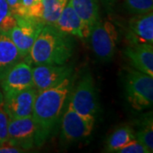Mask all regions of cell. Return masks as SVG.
I'll return each mask as SVG.
<instances>
[{"mask_svg": "<svg viewBox=\"0 0 153 153\" xmlns=\"http://www.w3.org/2000/svg\"><path fill=\"white\" fill-rule=\"evenodd\" d=\"M71 88L72 75H70L55 86L38 92L32 114L37 127L35 146H41L54 130Z\"/></svg>", "mask_w": 153, "mask_h": 153, "instance_id": "cell-1", "label": "cell"}, {"mask_svg": "<svg viewBox=\"0 0 153 153\" xmlns=\"http://www.w3.org/2000/svg\"><path fill=\"white\" fill-rule=\"evenodd\" d=\"M73 50L71 35L60 32L53 25H44L24 60L33 65H63L70 60Z\"/></svg>", "mask_w": 153, "mask_h": 153, "instance_id": "cell-2", "label": "cell"}, {"mask_svg": "<svg viewBox=\"0 0 153 153\" xmlns=\"http://www.w3.org/2000/svg\"><path fill=\"white\" fill-rule=\"evenodd\" d=\"M127 101L133 109L140 111L153 104V76L135 70H128L124 76Z\"/></svg>", "mask_w": 153, "mask_h": 153, "instance_id": "cell-3", "label": "cell"}, {"mask_svg": "<svg viewBox=\"0 0 153 153\" xmlns=\"http://www.w3.org/2000/svg\"><path fill=\"white\" fill-rule=\"evenodd\" d=\"M88 38L94 54L99 60L107 62L112 59L117 49L118 34L111 22L100 18L92 26Z\"/></svg>", "mask_w": 153, "mask_h": 153, "instance_id": "cell-4", "label": "cell"}, {"mask_svg": "<svg viewBox=\"0 0 153 153\" xmlns=\"http://www.w3.org/2000/svg\"><path fill=\"white\" fill-rule=\"evenodd\" d=\"M70 95L68 105L76 111L83 116L96 117L99 111L98 95L94 80L89 71L82 75Z\"/></svg>", "mask_w": 153, "mask_h": 153, "instance_id": "cell-5", "label": "cell"}, {"mask_svg": "<svg viewBox=\"0 0 153 153\" xmlns=\"http://www.w3.org/2000/svg\"><path fill=\"white\" fill-rule=\"evenodd\" d=\"M95 117L78 113L70 105L66 107L61 120V135L67 142H76L91 135Z\"/></svg>", "mask_w": 153, "mask_h": 153, "instance_id": "cell-6", "label": "cell"}, {"mask_svg": "<svg viewBox=\"0 0 153 153\" xmlns=\"http://www.w3.org/2000/svg\"><path fill=\"white\" fill-rule=\"evenodd\" d=\"M44 24L29 17H16V24L8 32L23 60L29 55L33 44Z\"/></svg>", "mask_w": 153, "mask_h": 153, "instance_id": "cell-7", "label": "cell"}, {"mask_svg": "<svg viewBox=\"0 0 153 153\" xmlns=\"http://www.w3.org/2000/svg\"><path fill=\"white\" fill-rule=\"evenodd\" d=\"M37 127L33 116L10 119L8 126V141L23 150L35 146Z\"/></svg>", "mask_w": 153, "mask_h": 153, "instance_id": "cell-8", "label": "cell"}, {"mask_svg": "<svg viewBox=\"0 0 153 153\" xmlns=\"http://www.w3.org/2000/svg\"><path fill=\"white\" fill-rule=\"evenodd\" d=\"M0 87L4 95L22 91L33 87V66L26 60H21L0 80Z\"/></svg>", "mask_w": 153, "mask_h": 153, "instance_id": "cell-9", "label": "cell"}, {"mask_svg": "<svg viewBox=\"0 0 153 153\" xmlns=\"http://www.w3.org/2000/svg\"><path fill=\"white\" fill-rule=\"evenodd\" d=\"M72 68L66 64H40L33 67V87L37 92L43 91L59 83L71 75Z\"/></svg>", "mask_w": 153, "mask_h": 153, "instance_id": "cell-10", "label": "cell"}, {"mask_svg": "<svg viewBox=\"0 0 153 153\" xmlns=\"http://www.w3.org/2000/svg\"><path fill=\"white\" fill-rule=\"evenodd\" d=\"M37 94L38 92L34 88H29L19 92L4 95L3 108L10 119L32 116Z\"/></svg>", "mask_w": 153, "mask_h": 153, "instance_id": "cell-11", "label": "cell"}, {"mask_svg": "<svg viewBox=\"0 0 153 153\" xmlns=\"http://www.w3.org/2000/svg\"><path fill=\"white\" fill-rule=\"evenodd\" d=\"M127 38L130 44H153V12L134 15L129 19Z\"/></svg>", "mask_w": 153, "mask_h": 153, "instance_id": "cell-12", "label": "cell"}, {"mask_svg": "<svg viewBox=\"0 0 153 153\" xmlns=\"http://www.w3.org/2000/svg\"><path fill=\"white\" fill-rule=\"evenodd\" d=\"M53 26L62 33L82 39L88 38L91 30V28L87 26L76 15L69 0Z\"/></svg>", "mask_w": 153, "mask_h": 153, "instance_id": "cell-13", "label": "cell"}, {"mask_svg": "<svg viewBox=\"0 0 153 153\" xmlns=\"http://www.w3.org/2000/svg\"><path fill=\"white\" fill-rule=\"evenodd\" d=\"M124 55L134 69L153 76V45L152 44H130Z\"/></svg>", "mask_w": 153, "mask_h": 153, "instance_id": "cell-14", "label": "cell"}, {"mask_svg": "<svg viewBox=\"0 0 153 153\" xmlns=\"http://www.w3.org/2000/svg\"><path fill=\"white\" fill-rule=\"evenodd\" d=\"M66 4L60 0H40L28 10L24 17L33 18L44 25H54Z\"/></svg>", "mask_w": 153, "mask_h": 153, "instance_id": "cell-15", "label": "cell"}, {"mask_svg": "<svg viewBox=\"0 0 153 153\" xmlns=\"http://www.w3.org/2000/svg\"><path fill=\"white\" fill-rule=\"evenodd\" d=\"M23 60L8 33L0 31V80L7 71Z\"/></svg>", "mask_w": 153, "mask_h": 153, "instance_id": "cell-16", "label": "cell"}, {"mask_svg": "<svg viewBox=\"0 0 153 153\" xmlns=\"http://www.w3.org/2000/svg\"><path fill=\"white\" fill-rule=\"evenodd\" d=\"M71 7L79 18L89 27L100 18L96 0H69Z\"/></svg>", "mask_w": 153, "mask_h": 153, "instance_id": "cell-17", "label": "cell"}, {"mask_svg": "<svg viewBox=\"0 0 153 153\" xmlns=\"http://www.w3.org/2000/svg\"><path fill=\"white\" fill-rule=\"evenodd\" d=\"M135 139V132L129 125L117 128L108 137L105 142V151L107 152H117L126 144Z\"/></svg>", "mask_w": 153, "mask_h": 153, "instance_id": "cell-18", "label": "cell"}, {"mask_svg": "<svg viewBox=\"0 0 153 153\" xmlns=\"http://www.w3.org/2000/svg\"><path fill=\"white\" fill-rule=\"evenodd\" d=\"M135 139L147 148L150 152H153V123L152 117H148L143 121L141 127L135 133Z\"/></svg>", "mask_w": 153, "mask_h": 153, "instance_id": "cell-19", "label": "cell"}, {"mask_svg": "<svg viewBox=\"0 0 153 153\" xmlns=\"http://www.w3.org/2000/svg\"><path fill=\"white\" fill-rule=\"evenodd\" d=\"M16 24V18L12 14L6 0H0V31L8 33Z\"/></svg>", "mask_w": 153, "mask_h": 153, "instance_id": "cell-20", "label": "cell"}, {"mask_svg": "<svg viewBox=\"0 0 153 153\" xmlns=\"http://www.w3.org/2000/svg\"><path fill=\"white\" fill-rule=\"evenodd\" d=\"M125 6L134 15L145 14L153 10V0H125Z\"/></svg>", "mask_w": 153, "mask_h": 153, "instance_id": "cell-21", "label": "cell"}, {"mask_svg": "<svg viewBox=\"0 0 153 153\" xmlns=\"http://www.w3.org/2000/svg\"><path fill=\"white\" fill-rule=\"evenodd\" d=\"M117 152L118 153H150L148 149L136 139L131 140L120 148Z\"/></svg>", "mask_w": 153, "mask_h": 153, "instance_id": "cell-22", "label": "cell"}, {"mask_svg": "<svg viewBox=\"0 0 153 153\" xmlns=\"http://www.w3.org/2000/svg\"><path fill=\"white\" fill-rule=\"evenodd\" d=\"M10 117L4 108H0V145L8 141V126Z\"/></svg>", "mask_w": 153, "mask_h": 153, "instance_id": "cell-23", "label": "cell"}, {"mask_svg": "<svg viewBox=\"0 0 153 153\" xmlns=\"http://www.w3.org/2000/svg\"><path fill=\"white\" fill-rule=\"evenodd\" d=\"M40 0H22L21 1V6H20V10L17 17H24L26 16L28 10L33 6L36 3H38Z\"/></svg>", "mask_w": 153, "mask_h": 153, "instance_id": "cell-24", "label": "cell"}, {"mask_svg": "<svg viewBox=\"0 0 153 153\" xmlns=\"http://www.w3.org/2000/svg\"><path fill=\"white\" fill-rule=\"evenodd\" d=\"M23 152L24 150L21 147L9 144L8 142L0 145V153H19Z\"/></svg>", "mask_w": 153, "mask_h": 153, "instance_id": "cell-25", "label": "cell"}, {"mask_svg": "<svg viewBox=\"0 0 153 153\" xmlns=\"http://www.w3.org/2000/svg\"><path fill=\"white\" fill-rule=\"evenodd\" d=\"M10 8V10L12 14L16 16V18L19 14V10H20V6H21V1L22 0H6Z\"/></svg>", "mask_w": 153, "mask_h": 153, "instance_id": "cell-26", "label": "cell"}, {"mask_svg": "<svg viewBox=\"0 0 153 153\" xmlns=\"http://www.w3.org/2000/svg\"><path fill=\"white\" fill-rule=\"evenodd\" d=\"M3 106H4V94L0 87V108H3Z\"/></svg>", "mask_w": 153, "mask_h": 153, "instance_id": "cell-27", "label": "cell"}, {"mask_svg": "<svg viewBox=\"0 0 153 153\" xmlns=\"http://www.w3.org/2000/svg\"><path fill=\"white\" fill-rule=\"evenodd\" d=\"M60 2H62V3H64V4H66L67 2H68V0H60Z\"/></svg>", "mask_w": 153, "mask_h": 153, "instance_id": "cell-28", "label": "cell"}]
</instances>
